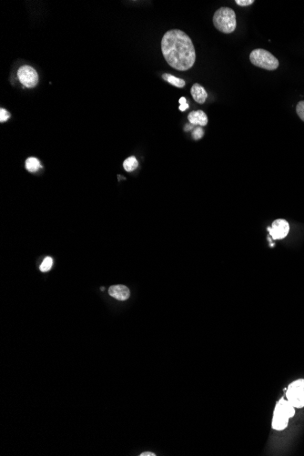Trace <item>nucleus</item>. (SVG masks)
I'll return each mask as SVG.
<instances>
[{
    "mask_svg": "<svg viewBox=\"0 0 304 456\" xmlns=\"http://www.w3.org/2000/svg\"><path fill=\"white\" fill-rule=\"evenodd\" d=\"M161 52L167 63L175 70L186 71L195 64V47L184 31H167L161 39Z\"/></svg>",
    "mask_w": 304,
    "mask_h": 456,
    "instance_id": "nucleus-1",
    "label": "nucleus"
},
{
    "mask_svg": "<svg viewBox=\"0 0 304 456\" xmlns=\"http://www.w3.org/2000/svg\"><path fill=\"white\" fill-rule=\"evenodd\" d=\"M295 414V408L290 404L288 400L281 398L279 401L273 412L272 418V429L276 431H283L288 426L290 418L293 417Z\"/></svg>",
    "mask_w": 304,
    "mask_h": 456,
    "instance_id": "nucleus-2",
    "label": "nucleus"
},
{
    "mask_svg": "<svg viewBox=\"0 0 304 456\" xmlns=\"http://www.w3.org/2000/svg\"><path fill=\"white\" fill-rule=\"evenodd\" d=\"M213 25L218 31L224 34H230L234 32L237 26L234 10L225 7L218 9L213 16Z\"/></svg>",
    "mask_w": 304,
    "mask_h": 456,
    "instance_id": "nucleus-3",
    "label": "nucleus"
},
{
    "mask_svg": "<svg viewBox=\"0 0 304 456\" xmlns=\"http://www.w3.org/2000/svg\"><path fill=\"white\" fill-rule=\"evenodd\" d=\"M250 60L252 65L259 67L266 70H275L278 69L279 60L271 53L262 48H257L252 51Z\"/></svg>",
    "mask_w": 304,
    "mask_h": 456,
    "instance_id": "nucleus-4",
    "label": "nucleus"
},
{
    "mask_svg": "<svg viewBox=\"0 0 304 456\" xmlns=\"http://www.w3.org/2000/svg\"><path fill=\"white\" fill-rule=\"evenodd\" d=\"M286 398L294 408L304 407V379L291 382L286 391Z\"/></svg>",
    "mask_w": 304,
    "mask_h": 456,
    "instance_id": "nucleus-5",
    "label": "nucleus"
},
{
    "mask_svg": "<svg viewBox=\"0 0 304 456\" xmlns=\"http://www.w3.org/2000/svg\"><path fill=\"white\" fill-rule=\"evenodd\" d=\"M18 78L25 87H35L39 83V74L31 66H22L18 70Z\"/></svg>",
    "mask_w": 304,
    "mask_h": 456,
    "instance_id": "nucleus-6",
    "label": "nucleus"
},
{
    "mask_svg": "<svg viewBox=\"0 0 304 456\" xmlns=\"http://www.w3.org/2000/svg\"><path fill=\"white\" fill-rule=\"evenodd\" d=\"M269 235L273 239H283L286 238L287 235L290 231V225L285 220L280 219L276 220L272 223V226L268 228Z\"/></svg>",
    "mask_w": 304,
    "mask_h": 456,
    "instance_id": "nucleus-7",
    "label": "nucleus"
},
{
    "mask_svg": "<svg viewBox=\"0 0 304 456\" xmlns=\"http://www.w3.org/2000/svg\"><path fill=\"white\" fill-rule=\"evenodd\" d=\"M109 295L118 300H126L131 296V291L125 285H112L109 289Z\"/></svg>",
    "mask_w": 304,
    "mask_h": 456,
    "instance_id": "nucleus-8",
    "label": "nucleus"
},
{
    "mask_svg": "<svg viewBox=\"0 0 304 456\" xmlns=\"http://www.w3.org/2000/svg\"><path fill=\"white\" fill-rule=\"evenodd\" d=\"M191 93L192 98L199 104H203L208 98V93L205 90L204 87L198 83H195L191 87Z\"/></svg>",
    "mask_w": 304,
    "mask_h": 456,
    "instance_id": "nucleus-9",
    "label": "nucleus"
},
{
    "mask_svg": "<svg viewBox=\"0 0 304 456\" xmlns=\"http://www.w3.org/2000/svg\"><path fill=\"white\" fill-rule=\"evenodd\" d=\"M188 119H189V121L191 122L192 125H199V126L204 127L208 124V117L202 110L191 111V113L189 114V116H188Z\"/></svg>",
    "mask_w": 304,
    "mask_h": 456,
    "instance_id": "nucleus-10",
    "label": "nucleus"
},
{
    "mask_svg": "<svg viewBox=\"0 0 304 456\" xmlns=\"http://www.w3.org/2000/svg\"><path fill=\"white\" fill-rule=\"evenodd\" d=\"M163 78L165 79L167 82L170 83V85L175 86V87H185V85H186L185 80H183V78H176V77H174L172 75L164 74L163 75Z\"/></svg>",
    "mask_w": 304,
    "mask_h": 456,
    "instance_id": "nucleus-11",
    "label": "nucleus"
},
{
    "mask_svg": "<svg viewBox=\"0 0 304 456\" xmlns=\"http://www.w3.org/2000/svg\"><path fill=\"white\" fill-rule=\"evenodd\" d=\"M42 168L39 160L37 158H28L26 161V169L29 172H36L39 169Z\"/></svg>",
    "mask_w": 304,
    "mask_h": 456,
    "instance_id": "nucleus-12",
    "label": "nucleus"
},
{
    "mask_svg": "<svg viewBox=\"0 0 304 456\" xmlns=\"http://www.w3.org/2000/svg\"><path fill=\"white\" fill-rule=\"evenodd\" d=\"M138 166H139V162L135 157H130L123 162V168L128 172H131L136 170L138 168Z\"/></svg>",
    "mask_w": 304,
    "mask_h": 456,
    "instance_id": "nucleus-13",
    "label": "nucleus"
},
{
    "mask_svg": "<svg viewBox=\"0 0 304 456\" xmlns=\"http://www.w3.org/2000/svg\"><path fill=\"white\" fill-rule=\"evenodd\" d=\"M52 258H51V257H47V258H45V260L42 261L41 265L39 267V269H40L42 272H47V271H48L49 269L52 268Z\"/></svg>",
    "mask_w": 304,
    "mask_h": 456,
    "instance_id": "nucleus-14",
    "label": "nucleus"
},
{
    "mask_svg": "<svg viewBox=\"0 0 304 456\" xmlns=\"http://www.w3.org/2000/svg\"><path fill=\"white\" fill-rule=\"evenodd\" d=\"M296 112L298 114V116L300 117V119L304 122V100L300 101L297 107H296Z\"/></svg>",
    "mask_w": 304,
    "mask_h": 456,
    "instance_id": "nucleus-15",
    "label": "nucleus"
},
{
    "mask_svg": "<svg viewBox=\"0 0 304 456\" xmlns=\"http://www.w3.org/2000/svg\"><path fill=\"white\" fill-rule=\"evenodd\" d=\"M203 135H204V131L203 130L201 129V128H197L195 131H193V133H192V138L194 139H200L202 137H203Z\"/></svg>",
    "mask_w": 304,
    "mask_h": 456,
    "instance_id": "nucleus-16",
    "label": "nucleus"
},
{
    "mask_svg": "<svg viewBox=\"0 0 304 456\" xmlns=\"http://www.w3.org/2000/svg\"><path fill=\"white\" fill-rule=\"evenodd\" d=\"M9 117H10V114H9L6 109H0V122H1V123L7 121V120L9 119Z\"/></svg>",
    "mask_w": 304,
    "mask_h": 456,
    "instance_id": "nucleus-17",
    "label": "nucleus"
},
{
    "mask_svg": "<svg viewBox=\"0 0 304 456\" xmlns=\"http://www.w3.org/2000/svg\"><path fill=\"white\" fill-rule=\"evenodd\" d=\"M179 110H181V111H185L186 109H189V105H188L187 101H186V99L183 97V98H180V100H179Z\"/></svg>",
    "mask_w": 304,
    "mask_h": 456,
    "instance_id": "nucleus-18",
    "label": "nucleus"
},
{
    "mask_svg": "<svg viewBox=\"0 0 304 456\" xmlns=\"http://www.w3.org/2000/svg\"><path fill=\"white\" fill-rule=\"evenodd\" d=\"M235 2L241 7H247V6H251L254 3L253 0H236Z\"/></svg>",
    "mask_w": 304,
    "mask_h": 456,
    "instance_id": "nucleus-19",
    "label": "nucleus"
},
{
    "mask_svg": "<svg viewBox=\"0 0 304 456\" xmlns=\"http://www.w3.org/2000/svg\"><path fill=\"white\" fill-rule=\"evenodd\" d=\"M156 454L151 452H144L140 454V456H155Z\"/></svg>",
    "mask_w": 304,
    "mask_h": 456,
    "instance_id": "nucleus-20",
    "label": "nucleus"
}]
</instances>
